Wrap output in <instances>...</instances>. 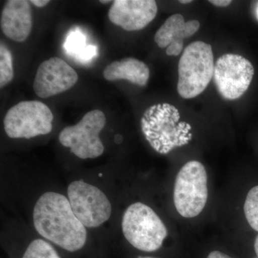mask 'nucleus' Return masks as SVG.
Listing matches in <instances>:
<instances>
[{
	"label": "nucleus",
	"instance_id": "f257e3e1",
	"mask_svg": "<svg viewBox=\"0 0 258 258\" xmlns=\"http://www.w3.org/2000/svg\"><path fill=\"white\" fill-rule=\"evenodd\" d=\"M35 230L44 238L69 252L82 249L87 240L86 227L75 215L69 198L56 192H45L33 210Z\"/></svg>",
	"mask_w": 258,
	"mask_h": 258
},
{
	"label": "nucleus",
	"instance_id": "f03ea898",
	"mask_svg": "<svg viewBox=\"0 0 258 258\" xmlns=\"http://www.w3.org/2000/svg\"><path fill=\"white\" fill-rule=\"evenodd\" d=\"M179 119V110L169 103L154 105L145 111L141 121L142 132L156 152L166 154L189 143L191 126Z\"/></svg>",
	"mask_w": 258,
	"mask_h": 258
},
{
	"label": "nucleus",
	"instance_id": "7ed1b4c3",
	"mask_svg": "<svg viewBox=\"0 0 258 258\" xmlns=\"http://www.w3.org/2000/svg\"><path fill=\"white\" fill-rule=\"evenodd\" d=\"M215 64L211 45L202 41L189 44L178 66L179 96L190 99L203 93L213 79Z\"/></svg>",
	"mask_w": 258,
	"mask_h": 258
},
{
	"label": "nucleus",
	"instance_id": "20e7f679",
	"mask_svg": "<svg viewBox=\"0 0 258 258\" xmlns=\"http://www.w3.org/2000/svg\"><path fill=\"white\" fill-rule=\"evenodd\" d=\"M122 231L127 241L135 248L154 252L160 248L167 237L164 222L145 204H132L123 214Z\"/></svg>",
	"mask_w": 258,
	"mask_h": 258
},
{
	"label": "nucleus",
	"instance_id": "39448f33",
	"mask_svg": "<svg viewBox=\"0 0 258 258\" xmlns=\"http://www.w3.org/2000/svg\"><path fill=\"white\" fill-rule=\"evenodd\" d=\"M208 199V174L205 166L198 161H190L176 176L174 189L176 210L185 218L198 216Z\"/></svg>",
	"mask_w": 258,
	"mask_h": 258
},
{
	"label": "nucleus",
	"instance_id": "423d86ee",
	"mask_svg": "<svg viewBox=\"0 0 258 258\" xmlns=\"http://www.w3.org/2000/svg\"><path fill=\"white\" fill-rule=\"evenodd\" d=\"M54 116L49 107L38 101H21L5 115V133L11 139H30L52 130Z\"/></svg>",
	"mask_w": 258,
	"mask_h": 258
},
{
	"label": "nucleus",
	"instance_id": "0eeeda50",
	"mask_svg": "<svg viewBox=\"0 0 258 258\" xmlns=\"http://www.w3.org/2000/svg\"><path fill=\"white\" fill-rule=\"evenodd\" d=\"M106 123V115L99 110L88 112L77 124L62 129L59 141L80 159H95L104 152L99 134Z\"/></svg>",
	"mask_w": 258,
	"mask_h": 258
},
{
	"label": "nucleus",
	"instance_id": "6e6552de",
	"mask_svg": "<svg viewBox=\"0 0 258 258\" xmlns=\"http://www.w3.org/2000/svg\"><path fill=\"white\" fill-rule=\"evenodd\" d=\"M68 197L75 215L86 227H99L111 217V204L106 195L83 180L70 184Z\"/></svg>",
	"mask_w": 258,
	"mask_h": 258
},
{
	"label": "nucleus",
	"instance_id": "1a4fd4ad",
	"mask_svg": "<svg viewBox=\"0 0 258 258\" xmlns=\"http://www.w3.org/2000/svg\"><path fill=\"white\" fill-rule=\"evenodd\" d=\"M254 74L250 61L242 55L225 54L215 64L214 83L224 99H238L247 91Z\"/></svg>",
	"mask_w": 258,
	"mask_h": 258
},
{
	"label": "nucleus",
	"instance_id": "9d476101",
	"mask_svg": "<svg viewBox=\"0 0 258 258\" xmlns=\"http://www.w3.org/2000/svg\"><path fill=\"white\" fill-rule=\"evenodd\" d=\"M79 81V76L70 64L60 57L42 62L37 69L33 89L37 96L50 98L69 91Z\"/></svg>",
	"mask_w": 258,
	"mask_h": 258
},
{
	"label": "nucleus",
	"instance_id": "9b49d317",
	"mask_svg": "<svg viewBox=\"0 0 258 258\" xmlns=\"http://www.w3.org/2000/svg\"><path fill=\"white\" fill-rule=\"evenodd\" d=\"M157 12L154 0H115L108 11V18L126 31H137L152 22Z\"/></svg>",
	"mask_w": 258,
	"mask_h": 258
},
{
	"label": "nucleus",
	"instance_id": "f8f14e48",
	"mask_svg": "<svg viewBox=\"0 0 258 258\" xmlns=\"http://www.w3.org/2000/svg\"><path fill=\"white\" fill-rule=\"evenodd\" d=\"M200 27L198 20L185 22L181 14L172 15L158 30L154 35V41L161 48L166 47V55L177 56L183 50L184 39L195 35Z\"/></svg>",
	"mask_w": 258,
	"mask_h": 258
},
{
	"label": "nucleus",
	"instance_id": "ddd939ff",
	"mask_svg": "<svg viewBox=\"0 0 258 258\" xmlns=\"http://www.w3.org/2000/svg\"><path fill=\"white\" fill-rule=\"evenodd\" d=\"M1 30L13 41H25L32 29V8L26 0L7 2L1 14Z\"/></svg>",
	"mask_w": 258,
	"mask_h": 258
},
{
	"label": "nucleus",
	"instance_id": "4468645a",
	"mask_svg": "<svg viewBox=\"0 0 258 258\" xmlns=\"http://www.w3.org/2000/svg\"><path fill=\"white\" fill-rule=\"evenodd\" d=\"M103 76L107 81L127 80L133 84L144 87L149 81L150 71L142 61L127 57L108 64L103 71Z\"/></svg>",
	"mask_w": 258,
	"mask_h": 258
},
{
	"label": "nucleus",
	"instance_id": "2eb2a0df",
	"mask_svg": "<svg viewBox=\"0 0 258 258\" xmlns=\"http://www.w3.org/2000/svg\"><path fill=\"white\" fill-rule=\"evenodd\" d=\"M23 258H60L52 244L37 239L29 244Z\"/></svg>",
	"mask_w": 258,
	"mask_h": 258
},
{
	"label": "nucleus",
	"instance_id": "dca6fc26",
	"mask_svg": "<svg viewBox=\"0 0 258 258\" xmlns=\"http://www.w3.org/2000/svg\"><path fill=\"white\" fill-rule=\"evenodd\" d=\"M14 78L13 57L6 45L0 44V87L3 88Z\"/></svg>",
	"mask_w": 258,
	"mask_h": 258
},
{
	"label": "nucleus",
	"instance_id": "f3484780",
	"mask_svg": "<svg viewBox=\"0 0 258 258\" xmlns=\"http://www.w3.org/2000/svg\"><path fill=\"white\" fill-rule=\"evenodd\" d=\"M244 212L249 225L258 232V186L252 188L247 194Z\"/></svg>",
	"mask_w": 258,
	"mask_h": 258
},
{
	"label": "nucleus",
	"instance_id": "a211bd4d",
	"mask_svg": "<svg viewBox=\"0 0 258 258\" xmlns=\"http://www.w3.org/2000/svg\"><path fill=\"white\" fill-rule=\"evenodd\" d=\"M84 45V38L83 35L78 32H75L68 39L66 47L71 52H79L81 54L85 50Z\"/></svg>",
	"mask_w": 258,
	"mask_h": 258
},
{
	"label": "nucleus",
	"instance_id": "6ab92c4d",
	"mask_svg": "<svg viewBox=\"0 0 258 258\" xmlns=\"http://www.w3.org/2000/svg\"><path fill=\"white\" fill-rule=\"evenodd\" d=\"M210 3L215 6L220 7V8H225L229 6L232 3L231 0H210Z\"/></svg>",
	"mask_w": 258,
	"mask_h": 258
},
{
	"label": "nucleus",
	"instance_id": "aec40b11",
	"mask_svg": "<svg viewBox=\"0 0 258 258\" xmlns=\"http://www.w3.org/2000/svg\"><path fill=\"white\" fill-rule=\"evenodd\" d=\"M208 258H232L220 251H212L209 254Z\"/></svg>",
	"mask_w": 258,
	"mask_h": 258
},
{
	"label": "nucleus",
	"instance_id": "412c9836",
	"mask_svg": "<svg viewBox=\"0 0 258 258\" xmlns=\"http://www.w3.org/2000/svg\"><path fill=\"white\" fill-rule=\"evenodd\" d=\"M30 3L37 8H43V7L46 6L50 3L49 0H31Z\"/></svg>",
	"mask_w": 258,
	"mask_h": 258
},
{
	"label": "nucleus",
	"instance_id": "4be33fe9",
	"mask_svg": "<svg viewBox=\"0 0 258 258\" xmlns=\"http://www.w3.org/2000/svg\"><path fill=\"white\" fill-rule=\"evenodd\" d=\"M254 250H255L256 254L258 257V235L256 237L255 241H254Z\"/></svg>",
	"mask_w": 258,
	"mask_h": 258
},
{
	"label": "nucleus",
	"instance_id": "5701e85b",
	"mask_svg": "<svg viewBox=\"0 0 258 258\" xmlns=\"http://www.w3.org/2000/svg\"><path fill=\"white\" fill-rule=\"evenodd\" d=\"M191 0H180L179 3L181 4H188V3H191Z\"/></svg>",
	"mask_w": 258,
	"mask_h": 258
},
{
	"label": "nucleus",
	"instance_id": "b1692460",
	"mask_svg": "<svg viewBox=\"0 0 258 258\" xmlns=\"http://www.w3.org/2000/svg\"><path fill=\"white\" fill-rule=\"evenodd\" d=\"M100 3H102V4H107V3H111V1H103V0H101Z\"/></svg>",
	"mask_w": 258,
	"mask_h": 258
},
{
	"label": "nucleus",
	"instance_id": "393cba45",
	"mask_svg": "<svg viewBox=\"0 0 258 258\" xmlns=\"http://www.w3.org/2000/svg\"><path fill=\"white\" fill-rule=\"evenodd\" d=\"M256 15H257V18L258 19V3L257 4V8H256Z\"/></svg>",
	"mask_w": 258,
	"mask_h": 258
},
{
	"label": "nucleus",
	"instance_id": "a878e982",
	"mask_svg": "<svg viewBox=\"0 0 258 258\" xmlns=\"http://www.w3.org/2000/svg\"><path fill=\"white\" fill-rule=\"evenodd\" d=\"M137 258H155V257H139Z\"/></svg>",
	"mask_w": 258,
	"mask_h": 258
}]
</instances>
